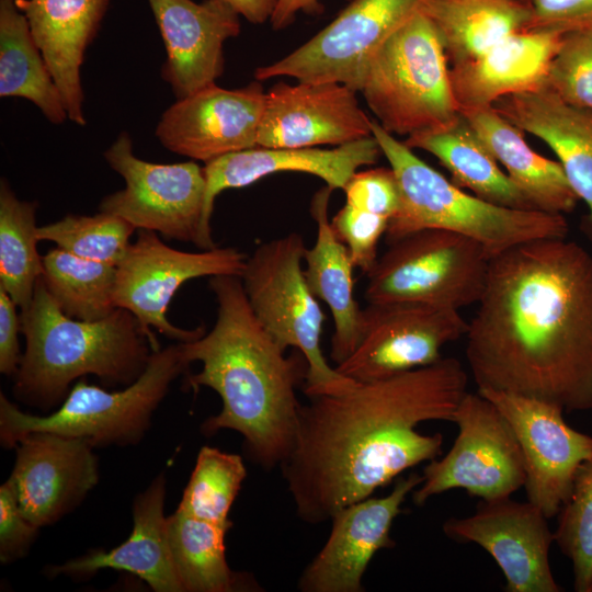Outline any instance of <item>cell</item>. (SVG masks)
I'll use <instances>...</instances> for the list:
<instances>
[{
    "label": "cell",
    "instance_id": "45",
    "mask_svg": "<svg viewBox=\"0 0 592 592\" xmlns=\"http://www.w3.org/2000/svg\"><path fill=\"white\" fill-rule=\"evenodd\" d=\"M229 4L239 15L253 24H262L275 10L277 0H223Z\"/></svg>",
    "mask_w": 592,
    "mask_h": 592
},
{
    "label": "cell",
    "instance_id": "5",
    "mask_svg": "<svg viewBox=\"0 0 592 592\" xmlns=\"http://www.w3.org/2000/svg\"><path fill=\"white\" fill-rule=\"evenodd\" d=\"M372 134L400 192L399 208L385 234L388 244L422 229H443L478 241L493 258L530 240L566 238L569 227L563 215L505 207L466 193L376 119L372 121Z\"/></svg>",
    "mask_w": 592,
    "mask_h": 592
},
{
    "label": "cell",
    "instance_id": "6",
    "mask_svg": "<svg viewBox=\"0 0 592 592\" xmlns=\"http://www.w3.org/2000/svg\"><path fill=\"white\" fill-rule=\"evenodd\" d=\"M191 363L181 343L153 351L144 373L124 389L107 391L80 379L59 409L48 415L22 412L0 395V441L15 447L33 432H48L87 441L92 447L137 443L171 384Z\"/></svg>",
    "mask_w": 592,
    "mask_h": 592
},
{
    "label": "cell",
    "instance_id": "12",
    "mask_svg": "<svg viewBox=\"0 0 592 592\" xmlns=\"http://www.w3.org/2000/svg\"><path fill=\"white\" fill-rule=\"evenodd\" d=\"M246 261L247 255L236 248L186 252L167 246L155 231L138 229L136 240L116 266L114 303L130 311L149 334L155 335V328L178 342L193 341L205 333L204 327L182 329L167 318L174 294L190 280L240 276Z\"/></svg>",
    "mask_w": 592,
    "mask_h": 592
},
{
    "label": "cell",
    "instance_id": "13",
    "mask_svg": "<svg viewBox=\"0 0 592 592\" xmlns=\"http://www.w3.org/2000/svg\"><path fill=\"white\" fill-rule=\"evenodd\" d=\"M428 0H352L304 45L257 68V80L286 76L301 82H340L360 92L371 60Z\"/></svg>",
    "mask_w": 592,
    "mask_h": 592
},
{
    "label": "cell",
    "instance_id": "17",
    "mask_svg": "<svg viewBox=\"0 0 592 592\" xmlns=\"http://www.w3.org/2000/svg\"><path fill=\"white\" fill-rule=\"evenodd\" d=\"M264 104L260 82L240 89L213 83L177 99L162 113L155 135L168 150L207 163L258 146Z\"/></svg>",
    "mask_w": 592,
    "mask_h": 592
},
{
    "label": "cell",
    "instance_id": "42",
    "mask_svg": "<svg viewBox=\"0 0 592 592\" xmlns=\"http://www.w3.org/2000/svg\"><path fill=\"white\" fill-rule=\"evenodd\" d=\"M532 21L528 30L568 32L592 27V0H528Z\"/></svg>",
    "mask_w": 592,
    "mask_h": 592
},
{
    "label": "cell",
    "instance_id": "2",
    "mask_svg": "<svg viewBox=\"0 0 592 592\" xmlns=\"http://www.w3.org/2000/svg\"><path fill=\"white\" fill-rule=\"evenodd\" d=\"M468 376L455 357L372 382H354L301 405L294 448L280 467L297 516L317 525L372 497L403 471L436 458L441 433L417 431L453 421Z\"/></svg>",
    "mask_w": 592,
    "mask_h": 592
},
{
    "label": "cell",
    "instance_id": "41",
    "mask_svg": "<svg viewBox=\"0 0 592 592\" xmlns=\"http://www.w3.org/2000/svg\"><path fill=\"white\" fill-rule=\"evenodd\" d=\"M38 528L23 515L9 480L0 487V560L3 563L23 557Z\"/></svg>",
    "mask_w": 592,
    "mask_h": 592
},
{
    "label": "cell",
    "instance_id": "44",
    "mask_svg": "<svg viewBox=\"0 0 592 592\" xmlns=\"http://www.w3.org/2000/svg\"><path fill=\"white\" fill-rule=\"evenodd\" d=\"M300 11L306 13L320 12L319 0H277L270 20L273 29L282 30L288 26Z\"/></svg>",
    "mask_w": 592,
    "mask_h": 592
},
{
    "label": "cell",
    "instance_id": "23",
    "mask_svg": "<svg viewBox=\"0 0 592 592\" xmlns=\"http://www.w3.org/2000/svg\"><path fill=\"white\" fill-rule=\"evenodd\" d=\"M563 33L522 31L474 59L452 65V87L460 112L489 107L503 96L544 87Z\"/></svg>",
    "mask_w": 592,
    "mask_h": 592
},
{
    "label": "cell",
    "instance_id": "8",
    "mask_svg": "<svg viewBox=\"0 0 592 592\" xmlns=\"http://www.w3.org/2000/svg\"><path fill=\"white\" fill-rule=\"evenodd\" d=\"M305 250L298 232L264 242L247 258L240 278L257 319L277 345L306 358L304 392L311 397L339 392L355 380L330 367L322 354L326 317L301 267Z\"/></svg>",
    "mask_w": 592,
    "mask_h": 592
},
{
    "label": "cell",
    "instance_id": "7",
    "mask_svg": "<svg viewBox=\"0 0 592 592\" xmlns=\"http://www.w3.org/2000/svg\"><path fill=\"white\" fill-rule=\"evenodd\" d=\"M360 92L391 135L441 129L462 115L443 44L422 11L378 49Z\"/></svg>",
    "mask_w": 592,
    "mask_h": 592
},
{
    "label": "cell",
    "instance_id": "28",
    "mask_svg": "<svg viewBox=\"0 0 592 592\" xmlns=\"http://www.w3.org/2000/svg\"><path fill=\"white\" fill-rule=\"evenodd\" d=\"M535 209L566 214L579 200L559 162L534 151L523 132L493 106L462 112Z\"/></svg>",
    "mask_w": 592,
    "mask_h": 592
},
{
    "label": "cell",
    "instance_id": "3",
    "mask_svg": "<svg viewBox=\"0 0 592 592\" xmlns=\"http://www.w3.org/2000/svg\"><path fill=\"white\" fill-rule=\"evenodd\" d=\"M208 278L217 301L215 325L201 338L180 342L186 361L203 365L187 376L189 387H209L221 399V410L204 421L202 432L234 430L254 464L280 468L295 445L303 405L296 388L306 380L307 361L298 350L285 356L257 319L240 276Z\"/></svg>",
    "mask_w": 592,
    "mask_h": 592
},
{
    "label": "cell",
    "instance_id": "11",
    "mask_svg": "<svg viewBox=\"0 0 592 592\" xmlns=\"http://www.w3.org/2000/svg\"><path fill=\"white\" fill-rule=\"evenodd\" d=\"M457 436L447 452L423 468L412 500L423 505L431 497L464 489L481 500L511 497L524 487L525 468L517 440L498 408L478 391L468 392L453 421Z\"/></svg>",
    "mask_w": 592,
    "mask_h": 592
},
{
    "label": "cell",
    "instance_id": "43",
    "mask_svg": "<svg viewBox=\"0 0 592 592\" xmlns=\"http://www.w3.org/2000/svg\"><path fill=\"white\" fill-rule=\"evenodd\" d=\"M16 307L10 295L0 286V372L7 376L15 375L22 357L18 339L21 319Z\"/></svg>",
    "mask_w": 592,
    "mask_h": 592
},
{
    "label": "cell",
    "instance_id": "26",
    "mask_svg": "<svg viewBox=\"0 0 592 592\" xmlns=\"http://www.w3.org/2000/svg\"><path fill=\"white\" fill-rule=\"evenodd\" d=\"M164 475H159L140 493L133 509V531L123 544L110 551H94L54 567V574H91L102 569L130 572L156 592H183L168 539L163 513Z\"/></svg>",
    "mask_w": 592,
    "mask_h": 592
},
{
    "label": "cell",
    "instance_id": "16",
    "mask_svg": "<svg viewBox=\"0 0 592 592\" xmlns=\"http://www.w3.org/2000/svg\"><path fill=\"white\" fill-rule=\"evenodd\" d=\"M545 514L510 497L480 500L471 515L451 517L445 535L483 548L501 569L508 592H560L549 562L554 540Z\"/></svg>",
    "mask_w": 592,
    "mask_h": 592
},
{
    "label": "cell",
    "instance_id": "40",
    "mask_svg": "<svg viewBox=\"0 0 592 592\" xmlns=\"http://www.w3.org/2000/svg\"><path fill=\"white\" fill-rule=\"evenodd\" d=\"M346 204L388 218L396 215L400 192L392 169L375 168L355 171L343 187Z\"/></svg>",
    "mask_w": 592,
    "mask_h": 592
},
{
    "label": "cell",
    "instance_id": "18",
    "mask_svg": "<svg viewBox=\"0 0 592 592\" xmlns=\"http://www.w3.org/2000/svg\"><path fill=\"white\" fill-rule=\"evenodd\" d=\"M423 476L401 477L392 490L379 498H366L338 511L329 536L299 576L301 592H362L363 576L375 554L391 548L390 530L409 493Z\"/></svg>",
    "mask_w": 592,
    "mask_h": 592
},
{
    "label": "cell",
    "instance_id": "38",
    "mask_svg": "<svg viewBox=\"0 0 592 592\" xmlns=\"http://www.w3.org/2000/svg\"><path fill=\"white\" fill-rule=\"evenodd\" d=\"M546 86L563 101L592 109V27L563 33Z\"/></svg>",
    "mask_w": 592,
    "mask_h": 592
},
{
    "label": "cell",
    "instance_id": "10",
    "mask_svg": "<svg viewBox=\"0 0 592 592\" xmlns=\"http://www.w3.org/2000/svg\"><path fill=\"white\" fill-rule=\"evenodd\" d=\"M107 164L125 187L105 196L99 210L124 218L137 230L192 242L202 250L216 248L204 218L206 178L194 161L155 163L136 157L127 132L105 150Z\"/></svg>",
    "mask_w": 592,
    "mask_h": 592
},
{
    "label": "cell",
    "instance_id": "21",
    "mask_svg": "<svg viewBox=\"0 0 592 592\" xmlns=\"http://www.w3.org/2000/svg\"><path fill=\"white\" fill-rule=\"evenodd\" d=\"M167 59L161 78L177 99L185 98L223 75L224 44L240 33L239 14L223 0H148Z\"/></svg>",
    "mask_w": 592,
    "mask_h": 592
},
{
    "label": "cell",
    "instance_id": "31",
    "mask_svg": "<svg viewBox=\"0 0 592 592\" xmlns=\"http://www.w3.org/2000/svg\"><path fill=\"white\" fill-rule=\"evenodd\" d=\"M228 530L178 510L167 517L172 561L183 592L262 590L251 574L228 566L225 546Z\"/></svg>",
    "mask_w": 592,
    "mask_h": 592
},
{
    "label": "cell",
    "instance_id": "37",
    "mask_svg": "<svg viewBox=\"0 0 592 592\" xmlns=\"http://www.w3.org/2000/svg\"><path fill=\"white\" fill-rule=\"evenodd\" d=\"M554 540L572 562L577 592H592V456L579 468L558 512Z\"/></svg>",
    "mask_w": 592,
    "mask_h": 592
},
{
    "label": "cell",
    "instance_id": "29",
    "mask_svg": "<svg viewBox=\"0 0 592 592\" xmlns=\"http://www.w3.org/2000/svg\"><path fill=\"white\" fill-rule=\"evenodd\" d=\"M403 143L433 155L452 181L474 195L505 207L535 209L463 114L444 128L413 134Z\"/></svg>",
    "mask_w": 592,
    "mask_h": 592
},
{
    "label": "cell",
    "instance_id": "1",
    "mask_svg": "<svg viewBox=\"0 0 592 592\" xmlns=\"http://www.w3.org/2000/svg\"><path fill=\"white\" fill-rule=\"evenodd\" d=\"M466 332L478 389L592 409V254L566 238L520 243L491 258Z\"/></svg>",
    "mask_w": 592,
    "mask_h": 592
},
{
    "label": "cell",
    "instance_id": "30",
    "mask_svg": "<svg viewBox=\"0 0 592 592\" xmlns=\"http://www.w3.org/2000/svg\"><path fill=\"white\" fill-rule=\"evenodd\" d=\"M421 11L433 23L451 66L528 31L532 21L528 0H428Z\"/></svg>",
    "mask_w": 592,
    "mask_h": 592
},
{
    "label": "cell",
    "instance_id": "15",
    "mask_svg": "<svg viewBox=\"0 0 592 592\" xmlns=\"http://www.w3.org/2000/svg\"><path fill=\"white\" fill-rule=\"evenodd\" d=\"M477 391L498 408L517 440L527 501L547 519L556 516L580 466L592 456V436L571 428L555 403L502 390Z\"/></svg>",
    "mask_w": 592,
    "mask_h": 592
},
{
    "label": "cell",
    "instance_id": "4",
    "mask_svg": "<svg viewBox=\"0 0 592 592\" xmlns=\"http://www.w3.org/2000/svg\"><path fill=\"white\" fill-rule=\"evenodd\" d=\"M20 319L26 345L12 390L19 400L42 409L65 400L70 384L86 375L111 386L133 384L160 349L156 335L127 309L116 308L95 321L66 316L42 277Z\"/></svg>",
    "mask_w": 592,
    "mask_h": 592
},
{
    "label": "cell",
    "instance_id": "33",
    "mask_svg": "<svg viewBox=\"0 0 592 592\" xmlns=\"http://www.w3.org/2000/svg\"><path fill=\"white\" fill-rule=\"evenodd\" d=\"M41 277L54 301L70 318L95 321L117 308L115 265L80 258L56 247L43 255Z\"/></svg>",
    "mask_w": 592,
    "mask_h": 592
},
{
    "label": "cell",
    "instance_id": "27",
    "mask_svg": "<svg viewBox=\"0 0 592 592\" xmlns=\"http://www.w3.org/2000/svg\"><path fill=\"white\" fill-rule=\"evenodd\" d=\"M333 189L326 185L311 201V216L317 224L312 248H306L304 274L312 294L330 309L334 332L331 360L338 365L356 349L361 335L362 309L353 294V263L350 253L333 232L328 205Z\"/></svg>",
    "mask_w": 592,
    "mask_h": 592
},
{
    "label": "cell",
    "instance_id": "20",
    "mask_svg": "<svg viewBox=\"0 0 592 592\" xmlns=\"http://www.w3.org/2000/svg\"><path fill=\"white\" fill-rule=\"evenodd\" d=\"M84 440L33 432L15 446L9 481L25 519L37 528L72 510L99 480L98 460Z\"/></svg>",
    "mask_w": 592,
    "mask_h": 592
},
{
    "label": "cell",
    "instance_id": "36",
    "mask_svg": "<svg viewBox=\"0 0 592 592\" xmlns=\"http://www.w3.org/2000/svg\"><path fill=\"white\" fill-rule=\"evenodd\" d=\"M135 230L124 218L99 212L91 216L69 214L55 223L38 226L37 237L39 241L54 242L80 258L117 266Z\"/></svg>",
    "mask_w": 592,
    "mask_h": 592
},
{
    "label": "cell",
    "instance_id": "25",
    "mask_svg": "<svg viewBox=\"0 0 592 592\" xmlns=\"http://www.w3.org/2000/svg\"><path fill=\"white\" fill-rule=\"evenodd\" d=\"M109 1L16 0L60 90L68 118L80 126L87 124L81 66Z\"/></svg>",
    "mask_w": 592,
    "mask_h": 592
},
{
    "label": "cell",
    "instance_id": "34",
    "mask_svg": "<svg viewBox=\"0 0 592 592\" xmlns=\"http://www.w3.org/2000/svg\"><path fill=\"white\" fill-rule=\"evenodd\" d=\"M37 203L20 200L5 179L0 182V286L20 307L32 304L43 274V257L37 250Z\"/></svg>",
    "mask_w": 592,
    "mask_h": 592
},
{
    "label": "cell",
    "instance_id": "22",
    "mask_svg": "<svg viewBox=\"0 0 592 592\" xmlns=\"http://www.w3.org/2000/svg\"><path fill=\"white\" fill-rule=\"evenodd\" d=\"M380 155L377 140L371 136L333 149L257 146L221 156L204 167L205 221L210 226L215 198L225 190L243 187L278 172L308 173L333 190H343L358 168L376 163Z\"/></svg>",
    "mask_w": 592,
    "mask_h": 592
},
{
    "label": "cell",
    "instance_id": "14",
    "mask_svg": "<svg viewBox=\"0 0 592 592\" xmlns=\"http://www.w3.org/2000/svg\"><path fill=\"white\" fill-rule=\"evenodd\" d=\"M467 329L457 309L417 301L368 304L356 349L334 368L355 382H372L428 366Z\"/></svg>",
    "mask_w": 592,
    "mask_h": 592
},
{
    "label": "cell",
    "instance_id": "32",
    "mask_svg": "<svg viewBox=\"0 0 592 592\" xmlns=\"http://www.w3.org/2000/svg\"><path fill=\"white\" fill-rule=\"evenodd\" d=\"M0 96L29 100L53 124L69 119L60 90L16 0H0Z\"/></svg>",
    "mask_w": 592,
    "mask_h": 592
},
{
    "label": "cell",
    "instance_id": "24",
    "mask_svg": "<svg viewBox=\"0 0 592 592\" xmlns=\"http://www.w3.org/2000/svg\"><path fill=\"white\" fill-rule=\"evenodd\" d=\"M492 106L556 153L573 192L589 208L587 229L592 238V109L563 101L546 84L503 96Z\"/></svg>",
    "mask_w": 592,
    "mask_h": 592
},
{
    "label": "cell",
    "instance_id": "35",
    "mask_svg": "<svg viewBox=\"0 0 592 592\" xmlns=\"http://www.w3.org/2000/svg\"><path fill=\"white\" fill-rule=\"evenodd\" d=\"M246 476L241 456L203 446L177 510L230 528L228 514Z\"/></svg>",
    "mask_w": 592,
    "mask_h": 592
},
{
    "label": "cell",
    "instance_id": "19",
    "mask_svg": "<svg viewBox=\"0 0 592 592\" xmlns=\"http://www.w3.org/2000/svg\"><path fill=\"white\" fill-rule=\"evenodd\" d=\"M352 88L332 81L278 82L265 92L258 146H341L373 136L372 121Z\"/></svg>",
    "mask_w": 592,
    "mask_h": 592
},
{
    "label": "cell",
    "instance_id": "9",
    "mask_svg": "<svg viewBox=\"0 0 592 592\" xmlns=\"http://www.w3.org/2000/svg\"><path fill=\"white\" fill-rule=\"evenodd\" d=\"M388 246L367 274L368 304L417 301L459 310L480 300L491 258L478 241L422 229Z\"/></svg>",
    "mask_w": 592,
    "mask_h": 592
},
{
    "label": "cell",
    "instance_id": "39",
    "mask_svg": "<svg viewBox=\"0 0 592 592\" xmlns=\"http://www.w3.org/2000/svg\"><path fill=\"white\" fill-rule=\"evenodd\" d=\"M388 224V218L346 203L330 221L333 232L346 247L354 267L366 275L378 260V242L386 234Z\"/></svg>",
    "mask_w": 592,
    "mask_h": 592
}]
</instances>
